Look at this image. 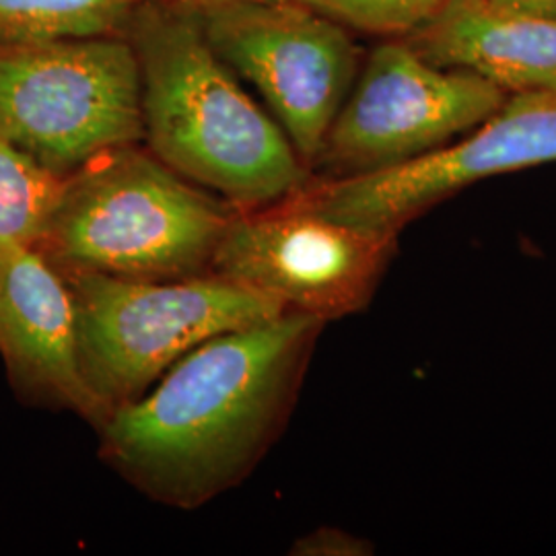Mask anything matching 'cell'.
Masks as SVG:
<instances>
[{"label": "cell", "instance_id": "52a82bcc", "mask_svg": "<svg viewBox=\"0 0 556 556\" xmlns=\"http://www.w3.org/2000/svg\"><path fill=\"white\" fill-rule=\"evenodd\" d=\"M556 161V93L523 91L484 122L417 160L353 178H314L287 197L324 217L397 236L466 186Z\"/></svg>", "mask_w": 556, "mask_h": 556}, {"label": "cell", "instance_id": "5bb4252c", "mask_svg": "<svg viewBox=\"0 0 556 556\" xmlns=\"http://www.w3.org/2000/svg\"><path fill=\"white\" fill-rule=\"evenodd\" d=\"M346 29L408 36L431 20L443 0H295Z\"/></svg>", "mask_w": 556, "mask_h": 556}, {"label": "cell", "instance_id": "9c48e42d", "mask_svg": "<svg viewBox=\"0 0 556 556\" xmlns=\"http://www.w3.org/2000/svg\"><path fill=\"white\" fill-rule=\"evenodd\" d=\"M206 38L250 80L312 172L358 75L349 29L295 0L199 9Z\"/></svg>", "mask_w": 556, "mask_h": 556}, {"label": "cell", "instance_id": "30bf717a", "mask_svg": "<svg viewBox=\"0 0 556 556\" xmlns=\"http://www.w3.org/2000/svg\"><path fill=\"white\" fill-rule=\"evenodd\" d=\"M0 357L21 397L71 410L96 429L105 420L80 371L68 285L31 248L0 256Z\"/></svg>", "mask_w": 556, "mask_h": 556}, {"label": "cell", "instance_id": "3957f363", "mask_svg": "<svg viewBox=\"0 0 556 556\" xmlns=\"http://www.w3.org/2000/svg\"><path fill=\"white\" fill-rule=\"evenodd\" d=\"M236 211L149 149L128 144L64 178L36 250L59 273L132 280L199 277L211 273Z\"/></svg>", "mask_w": 556, "mask_h": 556}, {"label": "cell", "instance_id": "2e32d148", "mask_svg": "<svg viewBox=\"0 0 556 556\" xmlns=\"http://www.w3.org/2000/svg\"><path fill=\"white\" fill-rule=\"evenodd\" d=\"M491 2L514 11H521V13L556 20V0H491Z\"/></svg>", "mask_w": 556, "mask_h": 556}, {"label": "cell", "instance_id": "9a60e30c", "mask_svg": "<svg viewBox=\"0 0 556 556\" xmlns=\"http://www.w3.org/2000/svg\"><path fill=\"white\" fill-rule=\"evenodd\" d=\"M371 546L349 532L321 528L307 536L299 538L291 546V555L301 556H357L369 555Z\"/></svg>", "mask_w": 556, "mask_h": 556}, {"label": "cell", "instance_id": "277c9868", "mask_svg": "<svg viewBox=\"0 0 556 556\" xmlns=\"http://www.w3.org/2000/svg\"><path fill=\"white\" fill-rule=\"evenodd\" d=\"M60 277L75 303L80 371L105 418L142 396L204 340L287 312L213 273L174 280L79 270Z\"/></svg>", "mask_w": 556, "mask_h": 556}, {"label": "cell", "instance_id": "8992f818", "mask_svg": "<svg viewBox=\"0 0 556 556\" xmlns=\"http://www.w3.org/2000/svg\"><path fill=\"white\" fill-rule=\"evenodd\" d=\"M507 96L475 73L429 62L406 40L383 41L358 68L312 176L353 178L417 160L472 130Z\"/></svg>", "mask_w": 556, "mask_h": 556}, {"label": "cell", "instance_id": "5b68a950", "mask_svg": "<svg viewBox=\"0 0 556 556\" xmlns=\"http://www.w3.org/2000/svg\"><path fill=\"white\" fill-rule=\"evenodd\" d=\"M0 137L64 178L101 153L140 144L142 89L130 40L0 46Z\"/></svg>", "mask_w": 556, "mask_h": 556}, {"label": "cell", "instance_id": "ba28073f", "mask_svg": "<svg viewBox=\"0 0 556 556\" xmlns=\"http://www.w3.org/2000/svg\"><path fill=\"white\" fill-rule=\"evenodd\" d=\"M397 236L367 231L293 200L241 211L229 223L211 273L328 321L358 314L376 295Z\"/></svg>", "mask_w": 556, "mask_h": 556}, {"label": "cell", "instance_id": "e0dca14e", "mask_svg": "<svg viewBox=\"0 0 556 556\" xmlns=\"http://www.w3.org/2000/svg\"><path fill=\"white\" fill-rule=\"evenodd\" d=\"M197 9H211L223 4H245V2H278V0H184Z\"/></svg>", "mask_w": 556, "mask_h": 556}, {"label": "cell", "instance_id": "6da1fadb", "mask_svg": "<svg viewBox=\"0 0 556 556\" xmlns=\"http://www.w3.org/2000/svg\"><path fill=\"white\" fill-rule=\"evenodd\" d=\"M324 324L285 312L204 340L101 422L103 464L184 511L236 489L285 429Z\"/></svg>", "mask_w": 556, "mask_h": 556}, {"label": "cell", "instance_id": "7c38bea8", "mask_svg": "<svg viewBox=\"0 0 556 556\" xmlns=\"http://www.w3.org/2000/svg\"><path fill=\"white\" fill-rule=\"evenodd\" d=\"M142 0H0V46L126 36Z\"/></svg>", "mask_w": 556, "mask_h": 556}, {"label": "cell", "instance_id": "4fadbf2b", "mask_svg": "<svg viewBox=\"0 0 556 556\" xmlns=\"http://www.w3.org/2000/svg\"><path fill=\"white\" fill-rule=\"evenodd\" d=\"M62 186L64 176L0 137V256L40 245Z\"/></svg>", "mask_w": 556, "mask_h": 556}, {"label": "cell", "instance_id": "7a4b0ae2", "mask_svg": "<svg viewBox=\"0 0 556 556\" xmlns=\"http://www.w3.org/2000/svg\"><path fill=\"white\" fill-rule=\"evenodd\" d=\"M126 38L139 60L142 142L181 178L241 211L312 179L280 124L208 41L197 7L142 0Z\"/></svg>", "mask_w": 556, "mask_h": 556}, {"label": "cell", "instance_id": "8fae6325", "mask_svg": "<svg viewBox=\"0 0 556 556\" xmlns=\"http://www.w3.org/2000/svg\"><path fill=\"white\" fill-rule=\"evenodd\" d=\"M406 41L429 62L475 73L507 93H556V20L491 0H443Z\"/></svg>", "mask_w": 556, "mask_h": 556}]
</instances>
